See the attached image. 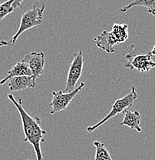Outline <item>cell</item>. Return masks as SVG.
<instances>
[{"mask_svg":"<svg viewBox=\"0 0 155 160\" xmlns=\"http://www.w3.org/2000/svg\"><path fill=\"white\" fill-rule=\"evenodd\" d=\"M8 99L12 102L20 115V118L22 124L23 133H24L25 142H29L33 146L36 152L37 160H43L42 152L41 149V143L45 142L46 131L41 129L40 126L41 119L38 116L31 117L26 111L22 106V102L21 99H16L12 94L8 95Z\"/></svg>","mask_w":155,"mask_h":160,"instance_id":"1","label":"cell"},{"mask_svg":"<svg viewBox=\"0 0 155 160\" xmlns=\"http://www.w3.org/2000/svg\"><path fill=\"white\" fill-rule=\"evenodd\" d=\"M46 9V4L42 1H38L33 5L32 8L22 15L20 26L16 34L10 39V44H15L24 32L43 24V13Z\"/></svg>","mask_w":155,"mask_h":160,"instance_id":"2","label":"cell"},{"mask_svg":"<svg viewBox=\"0 0 155 160\" xmlns=\"http://www.w3.org/2000/svg\"><path fill=\"white\" fill-rule=\"evenodd\" d=\"M138 93L136 92L135 87H134V86H131V91H130L126 96L121 98V99H118L115 102H114L112 107H111V111L109 112V113L105 117L103 118L101 121L98 122V123H96L94 126H88L87 128L88 132H93L98 129L100 126L104 125L107 121L114 118V116H117V115L124 112V110L128 109V108L132 107L133 105H134V102H135V100L138 99Z\"/></svg>","mask_w":155,"mask_h":160,"instance_id":"3","label":"cell"},{"mask_svg":"<svg viewBox=\"0 0 155 160\" xmlns=\"http://www.w3.org/2000/svg\"><path fill=\"white\" fill-rule=\"evenodd\" d=\"M151 53L135 55V46L131 45L128 49V53L125 56L128 62L124 67L130 69H135L141 72H148L155 67V62L151 59Z\"/></svg>","mask_w":155,"mask_h":160,"instance_id":"4","label":"cell"},{"mask_svg":"<svg viewBox=\"0 0 155 160\" xmlns=\"http://www.w3.org/2000/svg\"><path fill=\"white\" fill-rule=\"evenodd\" d=\"M85 83L82 82L80 83L78 87L71 92H63L61 90L58 92L53 91L51 92L52 99L49 103V106L51 107L50 114L54 115L55 113L59 112L67 109L73 99L85 87Z\"/></svg>","mask_w":155,"mask_h":160,"instance_id":"5","label":"cell"},{"mask_svg":"<svg viewBox=\"0 0 155 160\" xmlns=\"http://www.w3.org/2000/svg\"><path fill=\"white\" fill-rule=\"evenodd\" d=\"M84 55L82 50L75 53L70 65L65 84V92H71L76 88L78 81L81 78L84 67Z\"/></svg>","mask_w":155,"mask_h":160,"instance_id":"6","label":"cell"},{"mask_svg":"<svg viewBox=\"0 0 155 160\" xmlns=\"http://www.w3.org/2000/svg\"><path fill=\"white\" fill-rule=\"evenodd\" d=\"M22 62L27 64L31 72V76L36 80L41 77L44 72L46 57L44 53L41 52H32L29 54H26Z\"/></svg>","mask_w":155,"mask_h":160,"instance_id":"7","label":"cell"},{"mask_svg":"<svg viewBox=\"0 0 155 160\" xmlns=\"http://www.w3.org/2000/svg\"><path fill=\"white\" fill-rule=\"evenodd\" d=\"M94 42L98 48L106 52L108 54L114 53L115 52L114 46L118 45L111 32L107 30H104L99 36H96L94 39Z\"/></svg>","mask_w":155,"mask_h":160,"instance_id":"8","label":"cell"},{"mask_svg":"<svg viewBox=\"0 0 155 160\" xmlns=\"http://www.w3.org/2000/svg\"><path fill=\"white\" fill-rule=\"evenodd\" d=\"M36 85V79L32 76H21L10 79L9 88L11 92H19L33 89Z\"/></svg>","mask_w":155,"mask_h":160,"instance_id":"9","label":"cell"},{"mask_svg":"<svg viewBox=\"0 0 155 160\" xmlns=\"http://www.w3.org/2000/svg\"><path fill=\"white\" fill-rule=\"evenodd\" d=\"M141 116L138 111H131L130 109H125L124 111V119L119 124V126H126L132 130H136L138 132H142L141 127Z\"/></svg>","mask_w":155,"mask_h":160,"instance_id":"10","label":"cell"},{"mask_svg":"<svg viewBox=\"0 0 155 160\" xmlns=\"http://www.w3.org/2000/svg\"><path fill=\"white\" fill-rule=\"evenodd\" d=\"M21 76H31V72L29 67L23 62H19L7 72V76L0 81V85H4L8 80L13 77Z\"/></svg>","mask_w":155,"mask_h":160,"instance_id":"11","label":"cell"},{"mask_svg":"<svg viewBox=\"0 0 155 160\" xmlns=\"http://www.w3.org/2000/svg\"><path fill=\"white\" fill-rule=\"evenodd\" d=\"M134 6H142L146 8L147 12L155 16V0H133L131 3L123 6L119 9L120 12H126L128 10Z\"/></svg>","mask_w":155,"mask_h":160,"instance_id":"12","label":"cell"},{"mask_svg":"<svg viewBox=\"0 0 155 160\" xmlns=\"http://www.w3.org/2000/svg\"><path fill=\"white\" fill-rule=\"evenodd\" d=\"M111 32L118 42V44L124 43L128 39V26L125 23H114Z\"/></svg>","mask_w":155,"mask_h":160,"instance_id":"13","label":"cell"},{"mask_svg":"<svg viewBox=\"0 0 155 160\" xmlns=\"http://www.w3.org/2000/svg\"><path fill=\"white\" fill-rule=\"evenodd\" d=\"M93 145L96 149L94 160H114L111 158L104 143L99 141H94Z\"/></svg>","mask_w":155,"mask_h":160,"instance_id":"14","label":"cell"},{"mask_svg":"<svg viewBox=\"0 0 155 160\" xmlns=\"http://www.w3.org/2000/svg\"><path fill=\"white\" fill-rule=\"evenodd\" d=\"M13 1L14 0H7L4 2L0 3V22L15 11L14 8L12 7Z\"/></svg>","mask_w":155,"mask_h":160,"instance_id":"15","label":"cell"},{"mask_svg":"<svg viewBox=\"0 0 155 160\" xmlns=\"http://www.w3.org/2000/svg\"><path fill=\"white\" fill-rule=\"evenodd\" d=\"M24 0H14L12 3V7L16 10L18 8H23L22 2Z\"/></svg>","mask_w":155,"mask_h":160,"instance_id":"16","label":"cell"},{"mask_svg":"<svg viewBox=\"0 0 155 160\" xmlns=\"http://www.w3.org/2000/svg\"><path fill=\"white\" fill-rule=\"evenodd\" d=\"M9 45H10L9 42L6 41V40H2V41H0V48L4 47V46H9Z\"/></svg>","mask_w":155,"mask_h":160,"instance_id":"17","label":"cell"},{"mask_svg":"<svg viewBox=\"0 0 155 160\" xmlns=\"http://www.w3.org/2000/svg\"><path fill=\"white\" fill-rule=\"evenodd\" d=\"M149 52L151 53V56H155V44H154V46H153V48H152V49H151V51H150Z\"/></svg>","mask_w":155,"mask_h":160,"instance_id":"18","label":"cell"},{"mask_svg":"<svg viewBox=\"0 0 155 160\" xmlns=\"http://www.w3.org/2000/svg\"><path fill=\"white\" fill-rule=\"evenodd\" d=\"M28 160H30V159H28Z\"/></svg>","mask_w":155,"mask_h":160,"instance_id":"19","label":"cell"}]
</instances>
